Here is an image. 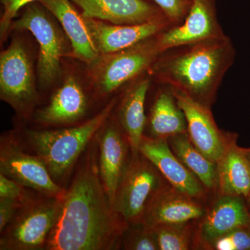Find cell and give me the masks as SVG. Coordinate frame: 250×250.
<instances>
[{"mask_svg":"<svg viewBox=\"0 0 250 250\" xmlns=\"http://www.w3.org/2000/svg\"><path fill=\"white\" fill-rule=\"evenodd\" d=\"M172 151L179 160L206 187H214L218 179L216 163L210 161L190 141L187 133L168 138Z\"/></svg>","mask_w":250,"mask_h":250,"instance_id":"7402d4cb","label":"cell"},{"mask_svg":"<svg viewBox=\"0 0 250 250\" xmlns=\"http://www.w3.org/2000/svg\"><path fill=\"white\" fill-rule=\"evenodd\" d=\"M41 0H1L2 11L0 18V44L1 47L8 40L10 28L15 18L28 4Z\"/></svg>","mask_w":250,"mask_h":250,"instance_id":"d4e9b609","label":"cell"},{"mask_svg":"<svg viewBox=\"0 0 250 250\" xmlns=\"http://www.w3.org/2000/svg\"><path fill=\"white\" fill-rule=\"evenodd\" d=\"M154 94L147 115L146 130L155 139H167L187 132V123L172 88L152 82Z\"/></svg>","mask_w":250,"mask_h":250,"instance_id":"d6986e66","label":"cell"},{"mask_svg":"<svg viewBox=\"0 0 250 250\" xmlns=\"http://www.w3.org/2000/svg\"></svg>","mask_w":250,"mask_h":250,"instance_id":"4dcf8cb0","label":"cell"},{"mask_svg":"<svg viewBox=\"0 0 250 250\" xmlns=\"http://www.w3.org/2000/svg\"><path fill=\"white\" fill-rule=\"evenodd\" d=\"M167 19L176 26L180 25L183 23L187 16L190 6L191 0H153Z\"/></svg>","mask_w":250,"mask_h":250,"instance_id":"83f0119b","label":"cell"},{"mask_svg":"<svg viewBox=\"0 0 250 250\" xmlns=\"http://www.w3.org/2000/svg\"><path fill=\"white\" fill-rule=\"evenodd\" d=\"M13 30L27 31L37 42L38 83L41 95L47 94L58 82L62 63L71 57L72 47L58 20L40 1L28 4L11 24Z\"/></svg>","mask_w":250,"mask_h":250,"instance_id":"8992f818","label":"cell"},{"mask_svg":"<svg viewBox=\"0 0 250 250\" xmlns=\"http://www.w3.org/2000/svg\"><path fill=\"white\" fill-rule=\"evenodd\" d=\"M191 1L183 23L158 35L162 52L175 46L226 35L218 20L215 0Z\"/></svg>","mask_w":250,"mask_h":250,"instance_id":"4fadbf2b","label":"cell"},{"mask_svg":"<svg viewBox=\"0 0 250 250\" xmlns=\"http://www.w3.org/2000/svg\"><path fill=\"white\" fill-rule=\"evenodd\" d=\"M62 196L39 194L25 202L1 231L0 250L45 249L49 235L60 215Z\"/></svg>","mask_w":250,"mask_h":250,"instance_id":"ba28073f","label":"cell"},{"mask_svg":"<svg viewBox=\"0 0 250 250\" xmlns=\"http://www.w3.org/2000/svg\"><path fill=\"white\" fill-rule=\"evenodd\" d=\"M152 81L148 72L143 74L118 94L113 113L126 135L132 155L139 154L147 115L146 102Z\"/></svg>","mask_w":250,"mask_h":250,"instance_id":"2e32d148","label":"cell"},{"mask_svg":"<svg viewBox=\"0 0 250 250\" xmlns=\"http://www.w3.org/2000/svg\"><path fill=\"white\" fill-rule=\"evenodd\" d=\"M16 131L4 133L0 140V173L45 196L62 197L65 188L55 182L44 161L26 152Z\"/></svg>","mask_w":250,"mask_h":250,"instance_id":"30bf717a","label":"cell"},{"mask_svg":"<svg viewBox=\"0 0 250 250\" xmlns=\"http://www.w3.org/2000/svg\"><path fill=\"white\" fill-rule=\"evenodd\" d=\"M83 18L100 54L123 50L174 27L167 18L145 24L122 25Z\"/></svg>","mask_w":250,"mask_h":250,"instance_id":"9a60e30c","label":"cell"},{"mask_svg":"<svg viewBox=\"0 0 250 250\" xmlns=\"http://www.w3.org/2000/svg\"><path fill=\"white\" fill-rule=\"evenodd\" d=\"M30 190L14 179L0 173V197L25 203L34 196Z\"/></svg>","mask_w":250,"mask_h":250,"instance_id":"f1b7e54d","label":"cell"},{"mask_svg":"<svg viewBox=\"0 0 250 250\" xmlns=\"http://www.w3.org/2000/svg\"><path fill=\"white\" fill-rule=\"evenodd\" d=\"M172 90L185 115L187 134L190 141L210 161L220 162L226 152V148L209 108L180 90Z\"/></svg>","mask_w":250,"mask_h":250,"instance_id":"5bb4252c","label":"cell"},{"mask_svg":"<svg viewBox=\"0 0 250 250\" xmlns=\"http://www.w3.org/2000/svg\"><path fill=\"white\" fill-rule=\"evenodd\" d=\"M112 98L88 121L75 126L54 129H24L22 139L45 163L52 178L62 186L81 155L109 118L118 103Z\"/></svg>","mask_w":250,"mask_h":250,"instance_id":"3957f363","label":"cell"},{"mask_svg":"<svg viewBox=\"0 0 250 250\" xmlns=\"http://www.w3.org/2000/svg\"><path fill=\"white\" fill-rule=\"evenodd\" d=\"M236 54L228 36L206 39L165 49L147 72L154 83L180 90L209 108Z\"/></svg>","mask_w":250,"mask_h":250,"instance_id":"7a4b0ae2","label":"cell"},{"mask_svg":"<svg viewBox=\"0 0 250 250\" xmlns=\"http://www.w3.org/2000/svg\"><path fill=\"white\" fill-rule=\"evenodd\" d=\"M95 138L62 196L47 250H110L118 248L127 225L113 209L99 174Z\"/></svg>","mask_w":250,"mask_h":250,"instance_id":"6da1fadb","label":"cell"},{"mask_svg":"<svg viewBox=\"0 0 250 250\" xmlns=\"http://www.w3.org/2000/svg\"><path fill=\"white\" fill-rule=\"evenodd\" d=\"M139 152L152 163L177 191L189 197H198L203 194L199 179L174 155L166 139L144 135Z\"/></svg>","mask_w":250,"mask_h":250,"instance_id":"e0dca14e","label":"cell"},{"mask_svg":"<svg viewBox=\"0 0 250 250\" xmlns=\"http://www.w3.org/2000/svg\"><path fill=\"white\" fill-rule=\"evenodd\" d=\"M83 17L122 25L167 18L153 0H70Z\"/></svg>","mask_w":250,"mask_h":250,"instance_id":"7c38bea8","label":"cell"},{"mask_svg":"<svg viewBox=\"0 0 250 250\" xmlns=\"http://www.w3.org/2000/svg\"><path fill=\"white\" fill-rule=\"evenodd\" d=\"M95 139L98 147L99 174L112 205L129 166L128 155L131 149L129 140L113 111L99 129Z\"/></svg>","mask_w":250,"mask_h":250,"instance_id":"8fae6325","label":"cell"},{"mask_svg":"<svg viewBox=\"0 0 250 250\" xmlns=\"http://www.w3.org/2000/svg\"><path fill=\"white\" fill-rule=\"evenodd\" d=\"M123 245L126 250H159L157 242L152 229L142 224V228L129 231L123 238Z\"/></svg>","mask_w":250,"mask_h":250,"instance_id":"484cf974","label":"cell"},{"mask_svg":"<svg viewBox=\"0 0 250 250\" xmlns=\"http://www.w3.org/2000/svg\"><path fill=\"white\" fill-rule=\"evenodd\" d=\"M47 9L58 20L71 42L72 58L91 63L100 55L95 47L84 18L70 0H41Z\"/></svg>","mask_w":250,"mask_h":250,"instance_id":"ac0fdd59","label":"cell"},{"mask_svg":"<svg viewBox=\"0 0 250 250\" xmlns=\"http://www.w3.org/2000/svg\"><path fill=\"white\" fill-rule=\"evenodd\" d=\"M205 215L200 206L178 191L170 192L161 189L148 207L142 224L148 228L159 225L185 224Z\"/></svg>","mask_w":250,"mask_h":250,"instance_id":"ffe728a7","label":"cell"},{"mask_svg":"<svg viewBox=\"0 0 250 250\" xmlns=\"http://www.w3.org/2000/svg\"><path fill=\"white\" fill-rule=\"evenodd\" d=\"M24 204L12 199L0 197V232L11 223Z\"/></svg>","mask_w":250,"mask_h":250,"instance_id":"f546056e","label":"cell"},{"mask_svg":"<svg viewBox=\"0 0 250 250\" xmlns=\"http://www.w3.org/2000/svg\"><path fill=\"white\" fill-rule=\"evenodd\" d=\"M158 35L123 50L100 54L91 63L85 65L90 86L99 103H107L148 71L162 52Z\"/></svg>","mask_w":250,"mask_h":250,"instance_id":"52a82bcc","label":"cell"},{"mask_svg":"<svg viewBox=\"0 0 250 250\" xmlns=\"http://www.w3.org/2000/svg\"><path fill=\"white\" fill-rule=\"evenodd\" d=\"M219 163L218 181L224 195L250 196V165L243 153L229 149Z\"/></svg>","mask_w":250,"mask_h":250,"instance_id":"603a6c76","label":"cell"},{"mask_svg":"<svg viewBox=\"0 0 250 250\" xmlns=\"http://www.w3.org/2000/svg\"><path fill=\"white\" fill-rule=\"evenodd\" d=\"M233 230L213 241L217 250H250V231L244 229Z\"/></svg>","mask_w":250,"mask_h":250,"instance_id":"4316f807","label":"cell"},{"mask_svg":"<svg viewBox=\"0 0 250 250\" xmlns=\"http://www.w3.org/2000/svg\"><path fill=\"white\" fill-rule=\"evenodd\" d=\"M159 172L139 152L132 155L117 189L113 208L126 225L141 224L153 199L161 190Z\"/></svg>","mask_w":250,"mask_h":250,"instance_id":"9c48e42d","label":"cell"},{"mask_svg":"<svg viewBox=\"0 0 250 250\" xmlns=\"http://www.w3.org/2000/svg\"><path fill=\"white\" fill-rule=\"evenodd\" d=\"M9 38L0 52V99L18 119L31 121L42 97L36 71L37 42L27 31H11Z\"/></svg>","mask_w":250,"mask_h":250,"instance_id":"277c9868","label":"cell"},{"mask_svg":"<svg viewBox=\"0 0 250 250\" xmlns=\"http://www.w3.org/2000/svg\"><path fill=\"white\" fill-rule=\"evenodd\" d=\"M250 223L249 214L241 199L225 195L206 215L202 225V237L213 242L233 230L248 226Z\"/></svg>","mask_w":250,"mask_h":250,"instance_id":"44dd1931","label":"cell"},{"mask_svg":"<svg viewBox=\"0 0 250 250\" xmlns=\"http://www.w3.org/2000/svg\"><path fill=\"white\" fill-rule=\"evenodd\" d=\"M47 102L39 105L31 121L43 129L67 127L84 123L100 104L86 73V65L72 57L62 63V75L49 92Z\"/></svg>","mask_w":250,"mask_h":250,"instance_id":"5b68a950","label":"cell"},{"mask_svg":"<svg viewBox=\"0 0 250 250\" xmlns=\"http://www.w3.org/2000/svg\"><path fill=\"white\" fill-rule=\"evenodd\" d=\"M152 229L159 250H186L190 247V232L184 224L164 225Z\"/></svg>","mask_w":250,"mask_h":250,"instance_id":"cb8c5ba5","label":"cell"}]
</instances>
